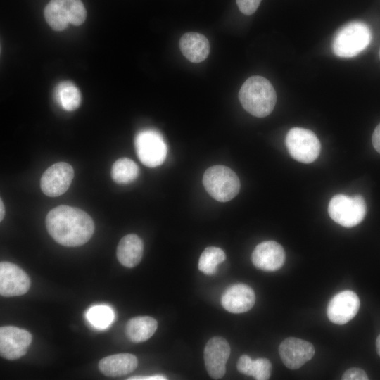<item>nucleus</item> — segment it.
<instances>
[{"label": "nucleus", "instance_id": "412c9836", "mask_svg": "<svg viewBox=\"0 0 380 380\" xmlns=\"http://www.w3.org/2000/svg\"><path fill=\"white\" fill-rule=\"evenodd\" d=\"M54 98L58 104L67 111L79 108L82 97L79 89L71 82H61L56 87Z\"/></svg>", "mask_w": 380, "mask_h": 380}, {"label": "nucleus", "instance_id": "bb28decb", "mask_svg": "<svg viewBox=\"0 0 380 380\" xmlns=\"http://www.w3.org/2000/svg\"><path fill=\"white\" fill-rule=\"evenodd\" d=\"M343 380H367L366 372L357 367L350 368L346 370L342 376Z\"/></svg>", "mask_w": 380, "mask_h": 380}, {"label": "nucleus", "instance_id": "20e7f679", "mask_svg": "<svg viewBox=\"0 0 380 380\" xmlns=\"http://www.w3.org/2000/svg\"><path fill=\"white\" fill-rule=\"evenodd\" d=\"M206 191L216 201L227 202L240 190V181L236 173L224 165H214L206 170L203 177Z\"/></svg>", "mask_w": 380, "mask_h": 380}, {"label": "nucleus", "instance_id": "a878e982", "mask_svg": "<svg viewBox=\"0 0 380 380\" xmlns=\"http://www.w3.org/2000/svg\"><path fill=\"white\" fill-rule=\"evenodd\" d=\"M240 11L247 15H250L258 9L261 0H236Z\"/></svg>", "mask_w": 380, "mask_h": 380}, {"label": "nucleus", "instance_id": "6e6552de", "mask_svg": "<svg viewBox=\"0 0 380 380\" xmlns=\"http://www.w3.org/2000/svg\"><path fill=\"white\" fill-rule=\"evenodd\" d=\"M286 146L291 156L303 163L315 161L321 148L316 134L310 129L301 127H293L288 132Z\"/></svg>", "mask_w": 380, "mask_h": 380}, {"label": "nucleus", "instance_id": "39448f33", "mask_svg": "<svg viewBox=\"0 0 380 380\" xmlns=\"http://www.w3.org/2000/svg\"><path fill=\"white\" fill-rule=\"evenodd\" d=\"M44 15L53 30L61 31L69 24L82 25L87 11L81 0H51L44 8Z\"/></svg>", "mask_w": 380, "mask_h": 380}, {"label": "nucleus", "instance_id": "ddd939ff", "mask_svg": "<svg viewBox=\"0 0 380 380\" xmlns=\"http://www.w3.org/2000/svg\"><path fill=\"white\" fill-rule=\"evenodd\" d=\"M229 354V345L224 338L215 336L208 341L204 349V362L211 378L220 379L224 376Z\"/></svg>", "mask_w": 380, "mask_h": 380}, {"label": "nucleus", "instance_id": "5701e85b", "mask_svg": "<svg viewBox=\"0 0 380 380\" xmlns=\"http://www.w3.org/2000/svg\"><path fill=\"white\" fill-rule=\"evenodd\" d=\"M225 258V253L221 248L207 247L200 256L198 269L207 275H213L216 272L217 265L222 262Z\"/></svg>", "mask_w": 380, "mask_h": 380}, {"label": "nucleus", "instance_id": "473e14b6", "mask_svg": "<svg viewBox=\"0 0 380 380\" xmlns=\"http://www.w3.org/2000/svg\"><path fill=\"white\" fill-rule=\"evenodd\" d=\"M379 56H380V51H379Z\"/></svg>", "mask_w": 380, "mask_h": 380}, {"label": "nucleus", "instance_id": "f257e3e1", "mask_svg": "<svg viewBox=\"0 0 380 380\" xmlns=\"http://www.w3.org/2000/svg\"><path fill=\"white\" fill-rule=\"evenodd\" d=\"M49 234L59 244L67 247L80 246L91 238L94 224L84 210L61 205L51 210L46 217Z\"/></svg>", "mask_w": 380, "mask_h": 380}, {"label": "nucleus", "instance_id": "aec40b11", "mask_svg": "<svg viewBox=\"0 0 380 380\" xmlns=\"http://www.w3.org/2000/svg\"><path fill=\"white\" fill-rule=\"evenodd\" d=\"M158 327L157 321L148 316H139L130 319L125 328L128 338L134 343L144 342L150 338Z\"/></svg>", "mask_w": 380, "mask_h": 380}, {"label": "nucleus", "instance_id": "7ed1b4c3", "mask_svg": "<svg viewBox=\"0 0 380 380\" xmlns=\"http://www.w3.org/2000/svg\"><path fill=\"white\" fill-rule=\"evenodd\" d=\"M371 40L372 32L368 25L353 21L338 30L332 42V51L338 57L352 58L364 51Z\"/></svg>", "mask_w": 380, "mask_h": 380}, {"label": "nucleus", "instance_id": "393cba45", "mask_svg": "<svg viewBox=\"0 0 380 380\" xmlns=\"http://www.w3.org/2000/svg\"><path fill=\"white\" fill-rule=\"evenodd\" d=\"M272 364L266 358H258L253 360L249 376L257 380L269 379L271 375Z\"/></svg>", "mask_w": 380, "mask_h": 380}, {"label": "nucleus", "instance_id": "2eb2a0df", "mask_svg": "<svg viewBox=\"0 0 380 380\" xmlns=\"http://www.w3.org/2000/svg\"><path fill=\"white\" fill-rule=\"evenodd\" d=\"M283 247L276 241H266L259 243L252 253V262L258 269L264 271H276L285 261Z\"/></svg>", "mask_w": 380, "mask_h": 380}, {"label": "nucleus", "instance_id": "1a4fd4ad", "mask_svg": "<svg viewBox=\"0 0 380 380\" xmlns=\"http://www.w3.org/2000/svg\"><path fill=\"white\" fill-rule=\"evenodd\" d=\"M32 342V334L25 329L13 326L0 328V354L8 360L23 356Z\"/></svg>", "mask_w": 380, "mask_h": 380}, {"label": "nucleus", "instance_id": "cd10ccee", "mask_svg": "<svg viewBox=\"0 0 380 380\" xmlns=\"http://www.w3.org/2000/svg\"><path fill=\"white\" fill-rule=\"evenodd\" d=\"M253 360L247 355H241L237 362V369L239 372L249 376Z\"/></svg>", "mask_w": 380, "mask_h": 380}, {"label": "nucleus", "instance_id": "b1692460", "mask_svg": "<svg viewBox=\"0 0 380 380\" xmlns=\"http://www.w3.org/2000/svg\"><path fill=\"white\" fill-rule=\"evenodd\" d=\"M87 318L94 327L103 329L111 324L114 319V314L109 306L95 305L87 312Z\"/></svg>", "mask_w": 380, "mask_h": 380}, {"label": "nucleus", "instance_id": "6ab92c4d", "mask_svg": "<svg viewBox=\"0 0 380 380\" xmlns=\"http://www.w3.org/2000/svg\"><path fill=\"white\" fill-rule=\"evenodd\" d=\"M143 252L142 240L137 235L130 234L122 237L119 241L116 255L121 265L132 268L139 263Z\"/></svg>", "mask_w": 380, "mask_h": 380}, {"label": "nucleus", "instance_id": "2f4dec72", "mask_svg": "<svg viewBox=\"0 0 380 380\" xmlns=\"http://www.w3.org/2000/svg\"><path fill=\"white\" fill-rule=\"evenodd\" d=\"M376 352L380 357V334L378 336L376 341Z\"/></svg>", "mask_w": 380, "mask_h": 380}, {"label": "nucleus", "instance_id": "dca6fc26", "mask_svg": "<svg viewBox=\"0 0 380 380\" xmlns=\"http://www.w3.org/2000/svg\"><path fill=\"white\" fill-rule=\"evenodd\" d=\"M255 295L253 290L244 284L229 286L222 297V305L228 312L235 314L248 311L254 305Z\"/></svg>", "mask_w": 380, "mask_h": 380}, {"label": "nucleus", "instance_id": "c756f323", "mask_svg": "<svg viewBox=\"0 0 380 380\" xmlns=\"http://www.w3.org/2000/svg\"><path fill=\"white\" fill-rule=\"evenodd\" d=\"M129 380H165V377L160 375L148 376H133L128 379Z\"/></svg>", "mask_w": 380, "mask_h": 380}, {"label": "nucleus", "instance_id": "9b49d317", "mask_svg": "<svg viewBox=\"0 0 380 380\" xmlns=\"http://www.w3.org/2000/svg\"><path fill=\"white\" fill-rule=\"evenodd\" d=\"M30 287L27 274L15 264L0 263V294L4 297L19 296L26 293Z\"/></svg>", "mask_w": 380, "mask_h": 380}, {"label": "nucleus", "instance_id": "f3484780", "mask_svg": "<svg viewBox=\"0 0 380 380\" xmlns=\"http://www.w3.org/2000/svg\"><path fill=\"white\" fill-rule=\"evenodd\" d=\"M182 54L192 63H201L208 56L210 43L208 39L198 32H187L179 42Z\"/></svg>", "mask_w": 380, "mask_h": 380}, {"label": "nucleus", "instance_id": "a211bd4d", "mask_svg": "<svg viewBox=\"0 0 380 380\" xmlns=\"http://www.w3.org/2000/svg\"><path fill=\"white\" fill-rule=\"evenodd\" d=\"M135 355L129 353L114 354L102 358L99 362L100 372L106 376H120L133 372L137 367Z\"/></svg>", "mask_w": 380, "mask_h": 380}, {"label": "nucleus", "instance_id": "0eeeda50", "mask_svg": "<svg viewBox=\"0 0 380 380\" xmlns=\"http://www.w3.org/2000/svg\"><path fill=\"white\" fill-rule=\"evenodd\" d=\"M134 147L139 160L148 167L160 165L167 157V144L162 134L153 129L139 132L134 138Z\"/></svg>", "mask_w": 380, "mask_h": 380}, {"label": "nucleus", "instance_id": "c85d7f7f", "mask_svg": "<svg viewBox=\"0 0 380 380\" xmlns=\"http://www.w3.org/2000/svg\"><path fill=\"white\" fill-rule=\"evenodd\" d=\"M372 141L374 148L380 153V123L376 126L373 132Z\"/></svg>", "mask_w": 380, "mask_h": 380}, {"label": "nucleus", "instance_id": "9d476101", "mask_svg": "<svg viewBox=\"0 0 380 380\" xmlns=\"http://www.w3.org/2000/svg\"><path fill=\"white\" fill-rule=\"evenodd\" d=\"M74 177L72 167L65 162H58L43 173L40 186L43 193L50 197L59 196L70 187Z\"/></svg>", "mask_w": 380, "mask_h": 380}, {"label": "nucleus", "instance_id": "f03ea898", "mask_svg": "<svg viewBox=\"0 0 380 380\" xmlns=\"http://www.w3.org/2000/svg\"><path fill=\"white\" fill-rule=\"evenodd\" d=\"M239 99L247 112L255 117L263 118L273 110L277 94L268 80L261 76H251L241 86Z\"/></svg>", "mask_w": 380, "mask_h": 380}, {"label": "nucleus", "instance_id": "4be33fe9", "mask_svg": "<svg viewBox=\"0 0 380 380\" xmlns=\"http://www.w3.org/2000/svg\"><path fill=\"white\" fill-rule=\"evenodd\" d=\"M139 175L137 163L128 158L117 160L111 167L110 175L118 184H128L134 182Z\"/></svg>", "mask_w": 380, "mask_h": 380}, {"label": "nucleus", "instance_id": "7c9ffc66", "mask_svg": "<svg viewBox=\"0 0 380 380\" xmlns=\"http://www.w3.org/2000/svg\"><path fill=\"white\" fill-rule=\"evenodd\" d=\"M4 214H5V208L3 203V201L1 198L0 200V221H2V220L4 219Z\"/></svg>", "mask_w": 380, "mask_h": 380}, {"label": "nucleus", "instance_id": "f8f14e48", "mask_svg": "<svg viewBox=\"0 0 380 380\" xmlns=\"http://www.w3.org/2000/svg\"><path fill=\"white\" fill-rule=\"evenodd\" d=\"M360 306V299L354 291H343L336 294L329 302L327 315L331 322L343 325L356 315Z\"/></svg>", "mask_w": 380, "mask_h": 380}, {"label": "nucleus", "instance_id": "423d86ee", "mask_svg": "<svg viewBox=\"0 0 380 380\" xmlns=\"http://www.w3.org/2000/svg\"><path fill=\"white\" fill-rule=\"evenodd\" d=\"M366 210L365 199L360 195H335L328 206L330 217L345 227H353L360 224L366 215Z\"/></svg>", "mask_w": 380, "mask_h": 380}, {"label": "nucleus", "instance_id": "4468645a", "mask_svg": "<svg viewBox=\"0 0 380 380\" xmlns=\"http://www.w3.org/2000/svg\"><path fill=\"white\" fill-rule=\"evenodd\" d=\"M279 353L286 367L297 369L312 359L315 355V348L312 344L307 341L289 337L281 343Z\"/></svg>", "mask_w": 380, "mask_h": 380}]
</instances>
